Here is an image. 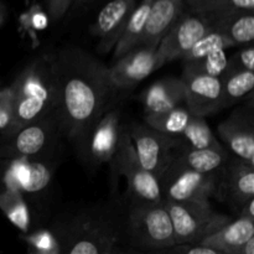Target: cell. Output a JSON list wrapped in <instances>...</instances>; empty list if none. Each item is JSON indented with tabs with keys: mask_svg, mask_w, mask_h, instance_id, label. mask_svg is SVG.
Returning <instances> with one entry per match:
<instances>
[{
	"mask_svg": "<svg viewBox=\"0 0 254 254\" xmlns=\"http://www.w3.org/2000/svg\"><path fill=\"white\" fill-rule=\"evenodd\" d=\"M192 114L186 109L185 106L161 112V113H151L144 116V122L148 127L173 136H180L190 123Z\"/></svg>",
	"mask_w": 254,
	"mask_h": 254,
	"instance_id": "cell-26",
	"label": "cell"
},
{
	"mask_svg": "<svg viewBox=\"0 0 254 254\" xmlns=\"http://www.w3.org/2000/svg\"><path fill=\"white\" fill-rule=\"evenodd\" d=\"M208 30L210 25L203 17L192 11H184L156 49L159 67L183 59Z\"/></svg>",
	"mask_w": 254,
	"mask_h": 254,
	"instance_id": "cell-11",
	"label": "cell"
},
{
	"mask_svg": "<svg viewBox=\"0 0 254 254\" xmlns=\"http://www.w3.org/2000/svg\"><path fill=\"white\" fill-rule=\"evenodd\" d=\"M129 247L149 254L176 245L170 216L164 201L129 200L123 208V237Z\"/></svg>",
	"mask_w": 254,
	"mask_h": 254,
	"instance_id": "cell-4",
	"label": "cell"
},
{
	"mask_svg": "<svg viewBox=\"0 0 254 254\" xmlns=\"http://www.w3.org/2000/svg\"><path fill=\"white\" fill-rule=\"evenodd\" d=\"M151 0H140L139 4H136L135 9L129 16L128 21L124 25V29L119 36L118 41L114 49L113 59L114 61L123 57L133 49H135L139 45L140 37L143 35L144 27H145L146 19H148L149 10H150Z\"/></svg>",
	"mask_w": 254,
	"mask_h": 254,
	"instance_id": "cell-23",
	"label": "cell"
},
{
	"mask_svg": "<svg viewBox=\"0 0 254 254\" xmlns=\"http://www.w3.org/2000/svg\"><path fill=\"white\" fill-rule=\"evenodd\" d=\"M138 0H111L99 11L92 34L99 39V51L109 52L118 41Z\"/></svg>",
	"mask_w": 254,
	"mask_h": 254,
	"instance_id": "cell-17",
	"label": "cell"
},
{
	"mask_svg": "<svg viewBox=\"0 0 254 254\" xmlns=\"http://www.w3.org/2000/svg\"><path fill=\"white\" fill-rule=\"evenodd\" d=\"M220 81L222 87L223 108H228L236 102L252 93L254 88V72L226 68L220 77Z\"/></svg>",
	"mask_w": 254,
	"mask_h": 254,
	"instance_id": "cell-25",
	"label": "cell"
},
{
	"mask_svg": "<svg viewBox=\"0 0 254 254\" xmlns=\"http://www.w3.org/2000/svg\"><path fill=\"white\" fill-rule=\"evenodd\" d=\"M5 20V9L1 4H0V25H2Z\"/></svg>",
	"mask_w": 254,
	"mask_h": 254,
	"instance_id": "cell-40",
	"label": "cell"
},
{
	"mask_svg": "<svg viewBox=\"0 0 254 254\" xmlns=\"http://www.w3.org/2000/svg\"><path fill=\"white\" fill-rule=\"evenodd\" d=\"M27 254H61V245L56 232L47 230L37 231L25 237Z\"/></svg>",
	"mask_w": 254,
	"mask_h": 254,
	"instance_id": "cell-31",
	"label": "cell"
},
{
	"mask_svg": "<svg viewBox=\"0 0 254 254\" xmlns=\"http://www.w3.org/2000/svg\"><path fill=\"white\" fill-rule=\"evenodd\" d=\"M140 102L144 114L161 113L185 106V87L179 77H165L141 92Z\"/></svg>",
	"mask_w": 254,
	"mask_h": 254,
	"instance_id": "cell-19",
	"label": "cell"
},
{
	"mask_svg": "<svg viewBox=\"0 0 254 254\" xmlns=\"http://www.w3.org/2000/svg\"><path fill=\"white\" fill-rule=\"evenodd\" d=\"M185 107L193 117L206 118L223 109L222 87L218 77L184 72Z\"/></svg>",
	"mask_w": 254,
	"mask_h": 254,
	"instance_id": "cell-14",
	"label": "cell"
},
{
	"mask_svg": "<svg viewBox=\"0 0 254 254\" xmlns=\"http://www.w3.org/2000/svg\"><path fill=\"white\" fill-rule=\"evenodd\" d=\"M221 174L196 173L170 163L159 179L163 201L210 202L217 193Z\"/></svg>",
	"mask_w": 254,
	"mask_h": 254,
	"instance_id": "cell-8",
	"label": "cell"
},
{
	"mask_svg": "<svg viewBox=\"0 0 254 254\" xmlns=\"http://www.w3.org/2000/svg\"><path fill=\"white\" fill-rule=\"evenodd\" d=\"M156 49L153 46H138L124 55L108 68L109 81L113 89L128 91L139 82L159 69Z\"/></svg>",
	"mask_w": 254,
	"mask_h": 254,
	"instance_id": "cell-13",
	"label": "cell"
},
{
	"mask_svg": "<svg viewBox=\"0 0 254 254\" xmlns=\"http://www.w3.org/2000/svg\"><path fill=\"white\" fill-rule=\"evenodd\" d=\"M185 5L208 24L231 12L254 11V0H185Z\"/></svg>",
	"mask_w": 254,
	"mask_h": 254,
	"instance_id": "cell-24",
	"label": "cell"
},
{
	"mask_svg": "<svg viewBox=\"0 0 254 254\" xmlns=\"http://www.w3.org/2000/svg\"><path fill=\"white\" fill-rule=\"evenodd\" d=\"M228 254H254V238H251L245 245L240 246Z\"/></svg>",
	"mask_w": 254,
	"mask_h": 254,
	"instance_id": "cell-38",
	"label": "cell"
},
{
	"mask_svg": "<svg viewBox=\"0 0 254 254\" xmlns=\"http://www.w3.org/2000/svg\"><path fill=\"white\" fill-rule=\"evenodd\" d=\"M251 238H254V221L238 217L201 241L198 246L215 250L221 254H228Z\"/></svg>",
	"mask_w": 254,
	"mask_h": 254,
	"instance_id": "cell-21",
	"label": "cell"
},
{
	"mask_svg": "<svg viewBox=\"0 0 254 254\" xmlns=\"http://www.w3.org/2000/svg\"><path fill=\"white\" fill-rule=\"evenodd\" d=\"M12 119V99L9 87L0 89V133L5 134Z\"/></svg>",
	"mask_w": 254,
	"mask_h": 254,
	"instance_id": "cell-33",
	"label": "cell"
},
{
	"mask_svg": "<svg viewBox=\"0 0 254 254\" xmlns=\"http://www.w3.org/2000/svg\"><path fill=\"white\" fill-rule=\"evenodd\" d=\"M149 254H221L211 248L198 245H173Z\"/></svg>",
	"mask_w": 254,
	"mask_h": 254,
	"instance_id": "cell-34",
	"label": "cell"
},
{
	"mask_svg": "<svg viewBox=\"0 0 254 254\" xmlns=\"http://www.w3.org/2000/svg\"><path fill=\"white\" fill-rule=\"evenodd\" d=\"M211 29L220 32L228 41L231 47L247 46L254 39V15L253 11H236L213 20Z\"/></svg>",
	"mask_w": 254,
	"mask_h": 254,
	"instance_id": "cell-22",
	"label": "cell"
},
{
	"mask_svg": "<svg viewBox=\"0 0 254 254\" xmlns=\"http://www.w3.org/2000/svg\"><path fill=\"white\" fill-rule=\"evenodd\" d=\"M217 197L226 201L236 212L254 200V165L235 155L228 156L221 174Z\"/></svg>",
	"mask_w": 254,
	"mask_h": 254,
	"instance_id": "cell-12",
	"label": "cell"
},
{
	"mask_svg": "<svg viewBox=\"0 0 254 254\" xmlns=\"http://www.w3.org/2000/svg\"><path fill=\"white\" fill-rule=\"evenodd\" d=\"M184 11L185 0H151L148 19L138 46L158 47Z\"/></svg>",
	"mask_w": 254,
	"mask_h": 254,
	"instance_id": "cell-18",
	"label": "cell"
},
{
	"mask_svg": "<svg viewBox=\"0 0 254 254\" xmlns=\"http://www.w3.org/2000/svg\"><path fill=\"white\" fill-rule=\"evenodd\" d=\"M228 47H231V45L228 44L227 40L220 32L210 27V30L193 45L192 49L181 59V61H183V64L195 61V60L207 56V55L215 54V52L226 51Z\"/></svg>",
	"mask_w": 254,
	"mask_h": 254,
	"instance_id": "cell-29",
	"label": "cell"
},
{
	"mask_svg": "<svg viewBox=\"0 0 254 254\" xmlns=\"http://www.w3.org/2000/svg\"><path fill=\"white\" fill-rule=\"evenodd\" d=\"M217 133L233 155L254 165L253 104L236 109L226 121L218 124Z\"/></svg>",
	"mask_w": 254,
	"mask_h": 254,
	"instance_id": "cell-15",
	"label": "cell"
},
{
	"mask_svg": "<svg viewBox=\"0 0 254 254\" xmlns=\"http://www.w3.org/2000/svg\"><path fill=\"white\" fill-rule=\"evenodd\" d=\"M109 254H145V253L140 252V251H138V250H134V248L129 247V246L126 248L117 246V247L114 248V250L112 251Z\"/></svg>",
	"mask_w": 254,
	"mask_h": 254,
	"instance_id": "cell-39",
	"label": "cell"
},
{
	"mask_svg": "<svg viewBox=\"0 0 254 254\" xmlns=\"http://www.w3.org/2000/svg\"><path fill=\"white\" fill-rule=\"evenodd\" d=\"M128 131L143 168L159 180L173 160L175 151L184 144L183 139L160 133L146 124H131L128 126Z\"/></svg>",
	"mask_w": 254,
	"mask_h": 254,
	"instance_id": "cell-9",
	"label": "cell"
},
{
	"mask_svg": "<svg viewBox=\"0 0 254 254\" xmlns=\"http://www.w3.org/2000/svg\"><path fill=\"white\" fill-rule=\"evenodd\" d=\"M228 156L230 154L226 149H193L184 143L175 151L171 163L196 173L212 174L222 171Z\"/></svg>",
	"mask_w": 254,
	"mask_h": 254,
	"instance_id": "cell-20",
	"label": "cell"
},
{
	"mask_svg": "<svg viewBox=\"0 0 254 254\" xmlns=\"http://www.w3.org/2000/svg\"><path fill=\"white\" fill-rule=\"evenodd\" d=\"M61 254H109L123 240V208L96 205L57 230Z\"/></svg>",
	"mask_w": 254,
	"mask_h": 254,
	"instance_id": "cell-3",
	"label": "cell"
},
{
	"mask_svg": "<svg viewBox=\"0 0 254 254\" xmlns=\"http://www.w3.org/2000/svg\"><path fill=\"white\" fill-rule=\"evenodd\" d=\"M73 0H46L47 12L52 20H60L71 6Z\"/></svg>",
	"mask_w": 254,
	"mask_h": 254,
	"instance_id": "cell-35",
	"label": "cell"
},
{
	"mask_svg": "<svg viewBox=\"0 0 254 254\" xmlns=\"http://www.w3.org/2000/svg\"><path fill=\"white\" fill-rule=\"evenodd\" d=\"M238 217L247 218V220L254 221V200H251L250 202L246 203L238 212Z\"/></svg>",
	"mask_w": 254,
	"mask_h": 254,
	"instance_id": "cell-37",
	"label": "cell"
},
{
	"mask_svg": "<svg viewBox=\"0 0 254 254\" xmlns=\"http://www.w3.org/2000/svg\"><path fill=\"white\" fill-rule=\"evenodd\" d=\"M176 245H198L232 218L213 210L210 202H174L164 201Z\"/></svg>",
	"mask_w": 254,
	"mask_h": 254,
	"instance_id": "cell-6",
	"label": "cell"
},
{
	"mask_svg": "<svg viewBox=\"0 0 254 254\" xmlns=\"http://www.w3.org/2000/svg\"><path fill=\"white\" fill-rule=\"evenodd\" d=\"M9 89L12 99V119L2 138L26 124L56 113L59 86L55 55H40L27 62Z\"/></svg>",
	"mask_w": 254,
	"mask_h": 254,
	"instance_id": "cell-2",
	"label": "cell"
},
{
	"mask_svg": "<svg viewBox=\"0 0 254 254\" xmlns=\"http://www.w3.org/2000/svg\"><path fill=\"white\" fill-rule=\"evenodd\" d=\"M61 133L56 113L26 124L10 135L2 138L0 160L41 159L54 148L57 135Z\"/></svg>",
	"mask_w": 254,
	"mask_h": 254,
	"instance_id": "cell-7",
	"label": "cell"
},
{
	"mask_svg": "<svg viewBox=\"0 0 254 254\" xmlns=\"http://www.w3.org/2000/svg\"><path fill=\"white\" fill-rule=\"evenodd\" d=\"M59 86L56 116L60 130L83 156L92 128L107 111L114 89L108 67L77 46L55 54Z\"/></svg>",
	"mask_w": 254,
	"mask_h": 254,
	"instance_id": "cell-1",
	"label": "cell"
},
{
	"mask_svg": "<svg viewBox=\"0 0 254 254\" xmlns=\"http://www.w3.org/2000/svg\"><path fill=\"white\" fill-rule=\"evenodd\" d=\"M1 189L17 191L24 196H36L50 185L54 165L46 158L1 160Z\"/></svg>",
	"mask_w": 254,
	"mask_h": 254,
	"instance_id": "cell-10",
	"label": "cell"
},
{
	"mask_svg": "<svg viewBox=\"0 0 254 254\" xmlns=\"http://www.w3.org/2000/svg\"><path fill=\"white\" fill-rule=\"evenodd\" d=\"M124 126L121 123L118 109L104 112L92 128L84 146L83 156L93 164H109L117 153Z\"/></svg>",
	"mask_w": 254,
	"mask_h": 254,
	"instance_id": "cell-16",
	"label": "cell"
},
{
	"mask_svg": "<svg viewBox=\"0 0 254 254\" xmlns=\"http://www.w3.org/2000/svg\"><path fill=\"white\" fill-rule=\"evenodd\" d=\"M227 60L228 57L226 51H218L195 60V61L185 62L183 64V71L220 78L227 67Z\"/></svg>",
	"mask_w": 254,
	"mask_h": 254,
	"instance_id": "cell-30",
	"label": "cell"
},
{
	"mask_svg": "<svg viewBox=\"0 0 254 254\" xmlns=\"http://www.w3.org/2000/svg\"><path fill=\"white\" fill-rule=\"evenodd\" d=\"M47 22H49L47 15L42 12L40 9H36L35 11L29 12L26 15L25 26H26V29L37 31V30H44L47 26Z\"/></svg>",
	"mask_w": 254,
	"mask_h": 254,
	"instance_id": "cell-36",
	"label": "cell"
},
{
	"mask_svg": "<svg viewBox=\"0 0 254 254\" xmlns=\"http://www.w3.org/2000/svg\"><path fill=\"white\" fill-rule=\"evenodd\" d=\"M180 138L186 145L193 149H216V150L225 149L211 130L206 119L201 117L192 116L190 123L188 124Z\"/></svg>",
	"mask_w": 254,
	"mask_h": 254,
	"instance_id": "cell-28",
	"label": "cell"
},
{
	"mask_svg": "<svg viewBox=\"0 0 254 254\" xmlns=\"http://www.w3.org/2000/svg\"><path fill=\"white\" fill-rule=\"evenodd\" d=\"M86 1V0H78V2H84Z\"/></svg>",
	"mask_w": 254,
	"mask_h": 254,
	"instance_id": "cell-41",
	"label": "cell"
},
{
	"mask_svg": "<svg viewBox=\"0 0 254 254\" xmlns=\"http://www.w3.org/2000/svg\"><path fill=\"white\" fill-rule=\"evenodd\" d=\"M114 185L123 178L128 188L129 200L143 202H161L160 185L156 176L143 168L130 140L128 126H124L117 153L109 163Z\"/></svg>",
	"mask_w": 254,
	"mask_h": 254,
	"instance_id": "cell-5",
	"label": "cell"
},
{
	"mask_svg": "<svg viewBox=\"0 0 254 254\" xmlns=\"http://www.w3.org/2000/svg\"><path fill=\"white\" fill-rule=\"evenodd\" d=\"M230 69H243L254 72V47L253 45L242 46L231 59L227 60V67Z\"/></svg>",
	"mask_w": 254,
	"mask_h": 254,
	"instance_id": "cell-32",
	"label": "cell"
},
{
	"mask_svg": "<svg viewBox=\"0 0 254 254\" xmlns=\"http://www.w3.org/2000/svg\"><path fill=\"white\" fill-rule=\"evenodd\" d=\"M0 210L15 227H17L24 233L29 232L30 211L21 193L17 191L1 189L0 190Z\"/></svg>",
	"mask_w": 254,
	"mask_h": 254,
	"instance_id": "cell-27",
	"label": "cell"
}]
</instances>
